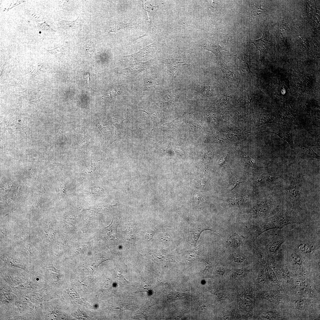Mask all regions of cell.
I'll return each mask as SVG.
<instances>
[{"instance_id":"cell-1","label":"cell","mask_w":320,"mask_h":320,"mask_svg":"<svg viewBox=\"0 0 320 320\" xmlns=\"http://www.w3.org/2000/svg\"><path fill=\"white\" fill-rule=\"evenodd\" d=\"M287 191L288 199L292 204V209L300 208L303 200L302 175L300 172H296L292 175Z\"/></svg>"},{"instance_id":"cell-2","label":"cell","mask_w":320,"mask_h":320,"mask_svg":"<svg viewBox=\"0 0 320 320\" xmlns=\"http://www.w3.org/2000/svg\"><path fill=\"white\" fill-rule=\"evenodd\" d=\"M278 205L275 198L270 196L260 201L252 209V213L254 217L260 218L276 213Z\"/></svg>"},{"instance_id":"cell-3","label":"cell","mask_w":320,"mask_h":320,"mask_svg":"<svg viewBox=\"0 0 320 320\" xmlns=\"http://www.w3.org/2000/svg\"><path fill=\"white\" fill-rule=\"evenodd\" d=\"M295 153L296 157L300 161L307 159H320V156L310 146L302 144H296L294 146Z\"/></svg>"},{"instance_id":"cell-4","label":"cell","mask_w":320,"mask_h":320,"mask_svg":"<svg viewBox=\"0 0 320 320\" xmlns=\"http://www.w3.org/2000/svg\"><path fill=\"white\" fill-rule=\"evenodd\" d=\"M262 132L273 133L286 141L293 149L294 146L292 135L290 131L286 128L280 126H274Z\"/></svg>"},{"instance_id":"cell-5","label":"cell","mask_w":320,"mask_h":320,"mask_svg":"<svg viewBox=\"0 0 320 320\" xmlns=\"http://www.w3.org/2000/svg\"><path fill=\"white\" fill-rule=\"evenodd\" d=\"M147 67L146 63H137L125 68L121 69L119 73L128 76H135L145 70Z\"/></svg>"},{"instance_id":"cell-6","label":"cell","mask_w":320,"mask_h":320,"mask_svg":"<svg viewBox=\"0 0 320 320\" xmlns=\"http://www.w3.org/2000/svg\"><path fill=\"white\" fill-rule=\"evenodd\" d=\"M166 63L168 70L172 77V81L174 76L180 68L183 65L188 64L180 58L168 59Z\"/></svg>"},{"instance_id":"cell-7","label":"cell","mask_w":320,"mask_h":320,"mask_svg":"<svg viewBox=\"0 0 320 320\" xmlns=\"http://www.w3.org/2000/svg\"><path fill=\"white\" fill-rule=\"evenodd\" d=\"M26 127V123L20 119L12 118L8 123L7 128L10 133L16 131L25 132Z\"/></svg>"},{"instance_id":"cell-8","label":"cell","mask_w":320,"mask_h":320,"mask_svg":"<svg viewBox=\"0 0 320 320\" xmlns=\"http://www.w3.org/2000/svg\"><path fill=\"white\" fill-rule=\"evenodd\" d=\"M204 49L210 51L214 54L216 57V67L215 71L216 74V69L217 65V57L219 53L222 50L228 51L226 47L224 44L221 45L218 43L209 42L205 45L201 46Z\"/></svg>"},{"instance_id":"cell-9","label":"cell","mask_w":320,"mask_h":320,"mask_svg":"<svg viewBox=\"0 0 320 320\" xmlns=\"http://www.w3.org/2000/svg\"><path fill=\"white\" fill-rule=\"evenodd\" d=\"M250 43L254 44L260 51L261 58H264L268 47V41L265 34L263 33V36L260 39L255 40Z\"/></svg>"},{"instance_id":"cell-10","label":"cell","mask_w":320,"mask_h":320,"mask_svg":"<svg viewBox=\"0 0 320 320\" xmlns=\"http://www.w3.org/2000/svg\"><path fill=\"white\" fill-rule=\"evenodd\" d=\"M284 241V238L281 236H278L274 237L271 239L267 246L268 251L272 253L276 252L281 248Z\"/></svg>"},{"instance_id":"cell-11","label":"cell","mask_w":320,"mask_h":320,"mask_svg":"<svg viewBox=\"0 0 320 320\" xmlns=\"http://www.w3.org/2000/svg\"><path fill=\"white\" fill-rule=\"evenodd\" d=\"M278 177L269 174L264 173L257 177L255 182L261 185H275Z\"/></svg>"},{"instance_id":"cell-12","label":"cell","mask_w":320,"mask_h":320,"mask_svg":"<svg viewBox=\"0 0 320 320\" xmlns=\"http://www.w3.org/2000/svg\"><path fill=\"white\" fill-rule=\"evenodd\" d=\"M17 95L34 101L37 100L41 95V93L37 89H29L22 92H16Z\"/></svg>"},{"instance_id":"cell-13","label":"cell","mask_w":320,"mask_h":320,"mask_svg":"<svg viewBox=\"0 0 320 320\" xmlns=\"http://www.w3.org/2000/svg\"><path fill=\"white\" fill-rule=\"evenodd\" d=\"M151 45L141 49L138 52L129 55L124 56L127 60H142L145 57H147L150 51H149L151 47Z\"/></svg>"},{"instance_id":"cell-14","label":"cell","mask_w":320,"mask_h":320,"mask_svg":"<svg viewBox=\"0 0 320 320\" xmlns=\"http://www.w3.org/2000/svg\"><path fill=\"white\" fill-rule=\"evenodd\" d=\"M245 239V237L243 236H240L235 233L229 237L227 243L230 247L236 248L242 246Z\"/></svg>"},{"instance_id":"cell-15","label":"cell","mask_w":320,"mask_h":320,"mask_svg":"<svg viewBox=\"0 0 320 320\" xmlns=\"http://www.w3.org/2000/svg\"><path fill=\"white\" fill-rule=\"evenodd\" d=\"M208 229L207 228H192L189 232L188 236V241L192 244L196 245L197 241L201 232L204 230Z\"/></svg>"},{"instance_id":"cell-16","label":"cell","mask_w":320,"mask_h":320,"mask_svg":"<svg viewBox=\"0 0 320 320\" xmlns=\"http://www.w3.org/2000/svg\"><path fill=\"white\" fill-rule=\"evenodd\" d=\"M296 246V248L298 250L305 254L311 253L315 248L313 244L307 242H300L298 243Z\"/></svg>"},{"instance_id":"cell-17","label":"cell","mask_w":320,"mask_h":320,"mask_svg":"<svg viewBox=\"0 0 320 320\" xmlns=\"http://www.w3.org/2000/svg\"><path fill=\"white\" fill-rule=\"evenodd\" d=\"M78 18L79 17L74 21L65 20L59 18L58 21L60 25V27L66 30L75 28Z\"/></svg>"},{"instance_id":"cell-18","label":"cell","mask_w":320,"mask_h":320,"mask_svg":"<svg viewBox=\"0 0 320 320\" xmlns=\"http://www.w3.org/2000/svg\"><path fill=\"white\" fill-rule=\"evenodd\" d=\"M112 23H114V26L111 27L108 29L109 33L112 32L117 33V31L120 29H124L125 27H129V24L117 21H113Z\"/></svg>"},{"instance_id":"cell-19","label":"cell","mask_w":320,"mask_h":320,"mask_svg":"<svg viewBox=\"0 0 320 320\" xmlns=\"http://www.w3.org/2000/svg\"><path fill=\"white\" fill-rule=\"evenodd\" d=\"M221 70L224 72L226 78L229 80H233L234 79V77L231 70L228 68V67L225 64H221L220 65Z\"/></svg>"},{"instance_id":"cell-20","label":"cell","mask_w":320,"mask_h":320,"mask_svg":"<svg viewBox=\"0 0 320 320\" xmlns=\"http://www.w3.org/2000/svg\"><path fill=\"white\" fill-rule=\"evenodd\" d=\"M84 47L86 53L90 56H91L95 50V46L94 44L91 41L88 40L86 42Z\"/></svg>"},{"instance_id":"cell-21","label":"cell","mask_w":320,"mask_h":320,"mask_svg":"<svg viewBox=\"0 0 320 320\" xmlns=\"http://www.w3.org/2000/svg\"><path fill=\"white\" fill-rule=\"evenodd\" d=\"M291 259L295 265L300 266L303 265V261L300 256L296 253L292 252L291 254Z\"/></svg>"},{"instance_id":"cell-22","label":"cell","mask_w":320,"mask_h":320,"mask_svg":"<svg viewBox=\"0 0 320 320\" xmlns=\"http://www.w3.org/2000/svg\"><path fill=\"white\" fill-rule=\"evenodd\" d=\"M267 273L270 280L277 285L279 286V281L273 271L270 267L268 268Z\"/></svg>"},{"instance_id":"cell-23","label":"cell","mask_w":320,"mask_h":320,"mask_svg":"<svg viewBox=\"0 0 320 320\" xmlns=\"http://www.w3.org/2000/svg\"><path fill=\"white\" fill-rule=\"evenodd\" d=\"M37 27L39 29L42 30L49 31H55L54 30L45 22L41 24H39Z\"/></svg>"},{"instance_id":"cell-24","label":"cell","mask_w":320,"mask_h":320,"mask_svg":"<svg viewBox=\"0 0 320 320\" xmlns=\"http://www.w3.org/2000/svg\"><path fill=\"white\" fill-rule=\"evenodd\" d=\"M264 298L270 302L275 304L278 303L279 302L278 298L273 295L266 294L264 295Z\"/></svg>"},{"instance_id":"cell-25","label":"cell","mask_w":320,"mask_h":320,"mask_svg":"<svg viewBox=\"0 0 320 320\" xmlns=\"http://www.w3.org/2000/svg\"><path fill=\"white\" fill-rule=\"evenodd\" d=\"M295 306L298 310H303L306 307V304L305 301L302 300H299L296 301Z\"/></svg>"},{"instance_id":"cell-26","label":"cell","mask_w":320,"mask_h":320,"mask_svg":"<svg viewBox=\"0 0 320 320\" xmlns=\"http://www.w3.org/2000/svg\"><path fill=\"white\" fill-rule=\"evenodd\" d=\"M63 51V47L62 46H60L50 50H48V52L55 55H58L62 54Z\"/></svg>"},{"instance_id":"cell-27","label":"cell","mask_w":320,"mask_h":320,"mask_svg":"<svg viewBox=\"0 0 320 320\" xmlns=\"http://www.w3.org/2000/svg\"><path fill=\"white\" fill-rule=\"evenodd\" d=\"M232 257L234 261L238 263L242 262L245 259L244 257L240 254H235L233 255Z\"/></svg>"},{"instance_id":"cell-28","label":"cell","mask_w":320,"mask_h":320,"mask_svg":"<svg viewBox=\"0 0 320 320\" xmlns=\"http://www.w3.org/2000/svg\"><path fill=\"white\" fill-rule=\"evenodd\" d=\"M197 251L195 250H193L191 251H189L188 252L187 255V257L188 259H190V260H192L193 259H195V258L196 257L197 254Z\"/></svg>"},{"instance_id":"cell-29","label":"cell","mask_w":320,"mask_h":320,"mask_svg":"<svg viewBox=\"0 0 320 320\" xmlns=\"http://www.w3.org/2000/svg\"><path fill=\"white\" fill-rule=\"evenodd\" d=\"M264 317L269 319H276V314L272 312H266L264 316Z\"/></svg>"},{"instance_id":"cell-30","label":"cell","mask_w":320,"mask_h":320,"mask_svg":"<svg viewBox=\"0 0 320 320\" xmlns=\"http://www.w3.org/2000/svg\"><path fill=\"white\" fill-rule=\"evenodd\" d=\"M243 182V181L241 180H236L234 182H233V183L230 185L229 187V190L230 191H231L237 185Z\"/></svg>"},{"instance_id":"cell-31","label":"cell","mask_w":320,"mask_h":320,"mask_svg":"<svg viewBox=\"0 0 320 320\" xmlns=\"http://www.w3.org/2000/svg\"><path fill=\"white\" fill-rule=\"evenodd\" d=\"M265 275L264 273L260 274L258 277L259 283L262 284H264L265 281Z\"/></svg>"},{"instance_id":"cell-32","label":"cell","mask_w":320,"mask_h":320,"mask_svg":"<svg viewBox=\"0 0 320 320\" xmlns=\"http://www.w3.org/2000/svg\"><path fill=\"white\" fill-rule=\"evenodd\" d=\"M215 295L220 299L223 300L226 298L225 295L223 292L220 291H217L215 292Z\"/></svg>"},{"instance_id":"cell-33","label":"cell","mask_w":320,"mask_h":320,"mask_svg":"<svg viewBox=\"0 0 320 320\" xmlns=\"http://www.w3.org/2000/svg\"><path fill=\"white\" fill-rule=\"evenodd\" d=\"M245 273V271L242 269L238 270L235 272V275L237 277L242 276Z\"/></svg>"},{"instance_id":"cell-34","label":"cell","mask_w":320,"mask_h":320,"mask_svg":"<svg viewBox=\"0 0 320 320\" xmlns=\"http://www.w3.org/2000/svg\"><path fill=\"white\" fill-rule=\"evenodd\" d=\"M227 158V156H223L222 157L220 161V162L219 164L221 166L225 162Z\"/></svg>"},{"instance_id":"cell-35","label":"cell","mask_w":320,"mask_h":320,"mask_svg":"<svg viewBox=\"0 0 320 320\" xmlns=\"http://www.w3.org/2000/svg\"><path fill=\"white\" fill-rule=\"evenodd\" d=\"M217 272L220 275L223 274L225 272V270L224 269L221 267H218V268H217Z\"/></svg>"},{"instance_id":"cell-36","label":"cell","mask_w":320,"mask_h":320,"mask_svg":"<svg viewBox=\"0 0 320 320\" xmlns=\"http://www.w3.org/2000/svg\"><path fill=\"white\" fill-rule=\"evenodd\" d=\"M86 78L87 81L89 84V73H87L86 75Z\"/></svg>"}]
</instances>
